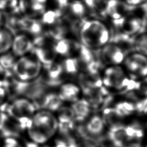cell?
<instances>
[{"instance_id": "cell-1", "label": "cell", "mask_w": 147, "mask_h": 147, "mask_svg": "<svg viewBox=\"0 0 147 147\" xmlns=\"http://www.w3.org/2000/svg\"><path fill=\"white\" fill-rule=\"evenodd\" d=\"M57 119L49 111L35 113L28 122L26 131L30 141L38 144H45L57 131Z\"/></svg>"}, {"instance_id": "cell-2", "label": "cell", "mask_w": 147, "mask_h": 147, "mask_svg": "<svg viewBox=\"0 0 147 147\" xmlns=\"http://www.w3.org/2000/svg\"><path fill=\"white\" fill-rule=\"evenodd\" d=\"M80 37L83 45L91 49L106 45L110 36L109 29L102 22L98 20H89L82 25Z\"/></svg>"}, {"instance_id": "cell-3", "label": "cell", "mask_w": 147, "mask_h": 147, "mask_svg": "<svg viewBox=\"0 0 147 147\" xmlns=\"http://www.w3.org/2000/svg\"><path fill=\"white\" fill-rule=\"evenodd\" d=\"M36 110V109L30 100L18 98L9 105L6 103L1 111L6 113L16 121L25 130L28 122L33 116Z\"/></svg>"}, {"instance_id": "cell-4", "label": "cell", "mask_w": 147, "mask_h": 147, "mask_svg": "<svg viewBox=\"0 0 147 147\" xmlns=\"http://www.w3.org/2000/svg\"><path fill=\"white\" fill-rule=\"evenodd\" d=\"M14 91L18 95L25 97L26 99L34 102L46 94L47 86L41 76L33 80H17L12 83Z\"/></svg>"}, {"instance_id": "cell-5", "label": "cell", "mask_w": 147, "mask_h": 147, "mask_svg": "<svg viewBox=\"0 0 147 147\" xmlns=\"http://www.w3.org/2000/svg\"><path fill=\"white\" fill-rule=\"evenodd\" d=\"M130 79L127 78L122 68L113 66L105 71L102 83L107 87L117 90L126 89Z\"/></svg>"}, {"instance_id": "cell-6", "label": "cell", "mask_w": 147, "mask_h": 147, "mask_svg": "<svg viewBox=\"0 0 147 147\" xmlns=\"http://www.w3.org/2000/svg\"><path fill=\"white\" fill-rule=\"evenodd\" d=\"M25 131L22 126L5 112H0V134L2 137L20 138Z\"/></svg>"}, {"instance_id": "cell-7", "label": "cell", "mask_w": 147, "mask_h": 147, "mask_svg": "<svg viewBox=\"0 0 147 147\" xmlns=\"http://www.w3.org/2000/svg\"><path fill=\"white\" fill-rule=\"evenodd\" d=\"M136 6L128 5L120 0H108L106 8V14L110 16L113 20L124 17V14L133 11Z\"/></svg>"}, {"instance_id": "cell-8", "label": "cell", "mask_w": 147, "mask_h": 147, "mask_svg": "<svg viewBox=\"0 0 147 147\" xmlns=\"http://www.w3.org/2000/svg\"><path fill=\"white\" fill-rule=\"evenodd\" d=\"M101 56L105 63L113 64L121 63L125 58L122 49L118 45L112 44L104 46L101 52Z\"/></svg>"}, {"instance_id": "cell-9", "label": "cell", "mask_w": 147, "mask_h": 147, "mask_svg": "<svg viewBox=\"0 0 147 147\" xmlns=\"http://www.w3.org/2000/svg\"><path fill=\"white\" fill-rule=\"evenodd\" d=\"M45 68L46 76H40L47 86H56L60 84L61 80L60 77L64 71L62 65L55 63L54 62L48 66L44 67Z\"/></svg>"}, {"instance_id": "cell-10", "label": "cell", "mask_w": 147, "mask_h": 147, "mask_svg": "<svg viewBox=\"0 0 147 147\" xmlns=\"http://www.w3.org/2000/svg\"><path fill=\"white\" fill-rule=\"evenodd\" d=\"M108 137L115 147H123L126 141H128L126 126L119 123L110 126Z\"/></svg>"}, {"instance_id": "cell-11", "label": "cell", "mask_w": 147, "mask_h": 147, "mask_svg": "<svg viewBox=\"0 0 147 147\" xmlns=\"http://www.w3.org/2000/svg\"><path fill=\"white\" fill-rule=\"evenodd\" d=\"M11 47L14 55L22 56L32 50L33 44L27 36L21 34L16 36L13 38Z\"/></svg>"}, {"instance_id": "cell-12", "label": "cell", "mask_w": 147, "mask_h": 147, "mask_svg": "<svg viewBox=\"0 0 147 147\" xmlns=\"http://www.w3.org/2000/svg\"><path fill=\"white\" fill-rule=\"evenodd\" d=\"M36 56L37 60L42 64L44 66H48L54 62L56 53L53 47L50 46H37L33 47L31 51Z\"/></svg>"}, {"instance_id": "cell-13", "label": "cell", "mask_w": 147, "mask_h": 147, "mask_svg": "<svg viewBox=\"0 0 147 147\" xmlns=\"http://www.w3.org/2000/svg\"><path fill=\"white\" fill-rule=\"evenodd\" d=\"M105 125V123L102 118L95 115L92 117L87 122L83 136L84 137L86 135H89L90 137H92L99 136L104 130Z\"/></svg>"}, {"instance_id": "cell-14", "label": "cell", "mask_w": 147, "mask_h": 147, "mask_svg": "<svg viewBox=\"0 0 147 147\" xmlns=\"http://www.w3.org/2000/svg\"><path fill=\"white\" fill-rule=\"evenodd\" d=\"M145 25V22L138 18H133L129 20L125 18L120 28L122 29L123 33L131 36L144 29Z\"/></svg>"}, {"instance_id": "cell-15", "label": "cell", "mask_w": 147, "mask_h": 147, "mask_svg": "<svg viewBox=\"0 0 147 147\" xmlns=\"http://www.w3.org/2000/svg\"><path fill=\"white\" fill-rule=\"evenodd\" d=\"M79 45L71 40L63 38L57 41L56 44L53 45V50L56 53L62 56H69L73 52L79 49Z\"/></svg>"}, {"instance_id": "cell-16", "label": "cell", "mask_w": 147, "mask_h": 147, "mask_svg": "<svg viewBox=\"0 0 147 147\" xmlns=\"http://www.w3.org/2000/svg\"><path fill=\"white\" fill-rule=\"evenodd\" d=\"M71 108L74 113L75 119L78 121H83L88 117L91 111V107L85 99L75 101Z\"/></svg>"}, {"instance_id": "cell-17", "label": "cell", "mask_w": 147, "mask_h": 147, "mask_svg": "<svg viewBox=\"0 0 147 147\" xmlns=\"http://www.w3.org/2000/svg\"><path fill=\"white\" fill-rule=\"evenodd\" d=\"M79 94V87L71 83L63 84L60 90L59 96L61 100L73 101L78 100V96Z\"/></svg>"}, {"instance_id": "cell-18", "label": "cell", "mask_w": 147, "mask_h": 147, "mask_svg": "<svg viewBox=\"0 0 147 147\" xmlns=\"http://www.w3.org/2000/svg\"><path fill=\"white\" fill-rule=\"evenodd\" d=\"M22 29L37 36L42 33V26L40 21L32 18L26 17L21 18Z\"/></svg>"}, {"instance_id": "cell-19", "label": "cell", "mask_w": 147, "mask_h": 147, "mask_svg": "<svg viewBox=\"0 0 147 147\" xmlns=\"http://www.w3.org/2000/svg\"><path fill=\"white\" fill-rule=\"evenodd\" d=\"M29 59L27 57H21L13 65L12 70L20 80H26V70Z\"/></svg>"}, {"instance_id": "cell-20", "label": "cell", "mask_w": 147, "mask_h": 147, "mask_svg": "<svg viewBox=\"0 0 147 147\" xmlns=\"http://www.w3.org/2000/svg\"><path fill=\"white\" fill-rule=\"evenodd\" d=\"M65 10H68L69 14L77 18H82L86 11L84 4L78 0L71 1Z\"/></svg>"}, {"instance_id": "cell-21", "label": "cell", "mask_w": 147, "mask_h": 147, "mask_svg": "<svg viewBox=\"0 0 147 147\" xmlns=\"http://www.w3.org/2000/svg\"><path fill=\"white\" fill-rule=\"evenodd\" d=\"M41 69V64L38 60L29 59L26 70V80H31L38 77Z\"/></svg>"}, {"instance_id": "cell-22", "label": "cell", "mask_w": 147, "mask_h": 147, "mask_svg": "<svg viewBox=\"0 0 147 147\" xmlns=\"http://www.w3.org/2000/svg\"><path fill=\"white\" fill-rule=\"evenodd\" d=\"M12 33L8 29H0V53H6L12 45Z\"/></svg>"}, {"instance_id": "cell-23", "label": "cell", "mask_w": 147, "mask_h": 147, "mask_svg": "<svg viewBox=\"0 0 147 147\" xmlns=\"http://www.w3.org/2000/svg\"><path fill=\"white\" fill-rule=\"evenodd\" d=\"M114 109L118 116L122 118L132 114L136 110V106L132 103L122 102L117 103Z\"/></svg>"}, {"instance_id": "cell-24", "label": "cell", "mask_w": 147, "mask_h": 147, "mask_svg": "<svg viewBox=\"0 0 147 147\" xmlns=\"http://www.w3.org/2000/svg\"><path fill=\"white\" fill-rule=\"evenodd\" d=\"M62 12L59 9L45 11L42 14L41 22L45 25H52L59 21Z\"/></svg>"}, {"instance_id": "cell-25", "label": "cell", "mask_w": 147, "mask_h": 147, "mask_svg": "<svg viewBox=\"0 0 147 147\" xmlns=\"http://www.w3.org/2000/svg\"><path fill=\"white\" fill-rule=\"evenodd\" d=\"M138 64L139 71L138 75L141 76H147V57L140 53H134L130 56Z\"/></svg>"}, {"instance_id": "cell-26", "label": "cell", "mask_w": 147, "mask_h": 147, "mask_svg": "<svg viewBox=\"0 0 147 147\" xmlns=\"http://www.w3.org/2000/svg\"><path fill=\"white\" fill-rule=\"evenodd\" d=\"M85 5L90 9L99 13L102 16H106V0H83Z\"/></svg>"}, {"instance_id": "cell-27", "label": "cell", "mask_w": 147, "mask_h": 147, "mask_svg": "<svg viewBox=\"0 0 147 147\" xmlns=\"http://www.w3.org/2000/svg\"><path fill=\"white\" fill-rule=\"evenodd\" d=\"M52 25H53V27L48 33L52 39L59 41L64 38V36L67 33V29L61 24H59V21Z\"/></svg>"}, {"instance_id": "cell-28", "label": "cell", "mask_w": 147, "mask_h": 147, "mask_svg": "<svg viewBox=\"0 0 147 147\" xmlns=\"http://www.w3.org/2000/svg\"><path fill=\"white\" fill-rule=\"evenodd\" d=\"M126 130L128 141L139 140L143 137L144 131L141 126L137 124H132L126 126Z\"/></svg>"}, {"instance_id": "cell-29", "label": "cell", "mask_w": 147, "mask_h": 147, "mask_svg": "<svg viewBox=\"0 0 147 147\" xmlns=\"http://www.w3.org/2000/svg\"><path fill=\"white\" fill-rule=\"evenodd\" d=\"M133 46L139 53L147 55V34H142L134 39Z\"/></svg>"}, {"instance_id": "cell-30", "label": "cell", "mask_w": 147, "mask_h": 147, "mask_svg": "<svg viewBox=\"0 0 147 147\" xmlns=\"http://www.w3.org/2000/svg\"><path fill=\"white\" fill-rule=\"evenodd\" d=\"M63 70L67 74H75L79 68V64L78 59L69 57L66 59L62 65Z\"/></svg>"}, {"instance_id": "cell-31", "label": "cell", "mask_w": 147, "mask_h": 147, "mask_svg": "<svg viewBox=\"0 0 147 147\" xmlns=\"http://www.w3.org/2000/svg\"><path fill=\"white\" fill-rule=\"evenodd\" d=\"M57 122L74 121L75 115L71 107H61L59 110Z\"/></svg>"}, {"instance_id": "cell-32", "label": "cell", "mask_w": 147, "mask_h": 147, "mask_svg": "<svg viewBox=\"0 0 147 147\" xmlns=\"http://www.w3.org/2000/svg\"><path fill=\"white\" fill-rule=\"evenodd\" d=\"M15 62V58L11 54L6 53L0 56V64L5 70L12 69Z\"/></svg>"}, {"instance_id": "cell-33", "label": "cell", "mask_w": 147, "mask_h": 147, "mask_svg": "<svg viewBox=\"0 0 147 147\" xmlns=\"http://www.w3.org/2000/svg\"><path fill=\"white\" fill-rule=\"evenodd\" d=\"M0 147H24L18 139L10 137H3Z\"/></svg>"}, {"instance_id": "cell-34", "label": "cell", "mask_w": 147, "mask_h": 147, "mask_svg": "<svg viewBox=\"0 0 147 147\" xmlns=\"http://www.w3.org/2000/svg\"><path fill=\"white\" fill-rule=\"evenodd\" d=\"M125 64L129 71L138 75L139 71L138 65L130 56L125 60Z\"/></svg>"}, {"instance_id": "cell-35", "label": "cell", "mask_w": 147, "mask_h": 147, "mask_svg": "<svg viewBox=\"0 0 147 147\" xmlns=\"http://www.w3.org/2000/svg\"><path fill=\"white\" fill-rule=\"evenodd\" d=\"M9 71L5 70L0 64V84H3L5 81L7 80L6 78L9 77L11 75V74Z\"/></svg>"}, {"instance_id": "cell-36", "label": "cell", "mask_w": 147, "mask_h": 147, "mask_svg": "<svg viewBox=\"0 0 147 147\" xmlns=\"http://www.w3.org/2000/svg\"><path fill=\"white\" fill-rule=\"evenodd\" d=\"M7 91V90L5 87L0 86V106L3 105L2 102H3L4 99L6 97Z\"/></svg>"}, {"instance_id": "cell-37", "label": "cell", "mask_w": 147, "mask_h": 147, "mask_svg": "<svg viewBox=\"0 0 147 147\" xmlns=\"http://www.w3.org/2000/svg\"><path fill=\"white\" fill-rule=\"evenodd\" d=\"M47 0H30V2L43 4V5H45V3H47Z\"/></svg>"}, {"instance_id": "cell-38", "label": "cell", "mask_w": 147, "mask_h": 147, "mask_svg": "<svg viewBox=\"0 0 147 147\" xmlns=\"http://www.w3.org/2000/svg\"><path fill=\"white\" fill-rule=\"evenodd\" d=\"M2 22H3V20H2V14L0 12V26L2 25Z\"/></svg>"}, {"instance_id": "cell-39", "label": "cell", "mask_w": 147, "mask_h": 147, "mask_svg": "<svg viewBox=\"0 0 147 147\" xmlns=\"http://www.w3.org/2000/svg\"><path fill=\"white\" fill-rule=\"evenodd\" d=\"M145 147H147V145H146V146H145Z\"/></svg>"}, {"instance_id": "cell-40", "label": "cell", "mask_w": 147, "mask_h": 147, "mask_svg": "<svg viewBox=\"0 0 147 147\" xmlns=\"http://www.w3.org/2000/svg\"><path fill=\"white\" fill-rule=\"evenodd\" d=\"M78 1H81V0H78Z\"/></svg>"}]
</instances>
